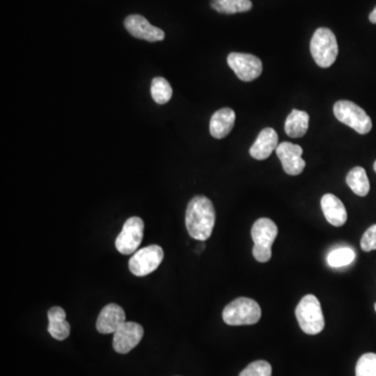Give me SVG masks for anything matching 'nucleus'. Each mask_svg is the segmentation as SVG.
Returning a JSON list of instances; mask_svg holds the SVG:
<instances>
[{
	"label": "nucleus",
	"mask_w": 376,
	"mask_h": 376,
	"mask_svg": "<svg viewBox=\"0 0 376 376\" xmlns=\"http://www.w3.org/2000/svg\"><path fill=\"white\" fill-rule=\"evenodd\" d=\"M216 224L214 204L204 195H197L188 203L186 225L189 235L197 240H208Z\"/></svg>",
	"instance_id": "nucleus-1"
},
{
	"label": "nucleus",
	"mask_w": 376,
	"mask_h": 376,
	"mask_svg": "<svg viewBox=\"0 0 376 376\" xmlns=\"http://www.w3.org/2000/svg\"><path fill=\"white\" fill-rule=\"evenodd\" d=\"M261 318V309L257 301L240 297L230 302L223 311V320L230 326L253 325Z\"/></svg>",
	"instance_id": "nucleus-2"
},
{
	"label": "nucleus",
	"mask_w": 376,
	"mask_h": 376,
	"mask_svg": "<svg viewBox=\"0 0 376 376\" xmlns=\"http://www.w3.org/2000/svg\"><path fill=\"white\" fill-rule=\"evenodd\" d=\"M296 318L303 332L311 336L320 334L325 328L323 311L315 295H306L296 307Z\"/></svg>",
	"instance_id": "nucleus-3"
},
{
	"label": "nucleus",
	"mask_w": 376,
	"mask_h": 376,
	"mask_svg": "<svg viewBox=\"0 0 376 376\" xmlns=\"http://www.w3.org/2000/svg\"><path fill=\"white\" fill-rule=\"evenodd\" d=\"M278 234V228L272 220L261 218L257 220L251 230L254 247L253 257L259 263H268L272 257V246Z\"/></svg>",
	"instance_id": "nucleus-4"
},
{
	"label": "nucleus",
	"mask_w": 376,
	"mask_h": 376,
	"mask_svg": "<svg viewBox=\"0 0 376 376\" xmlns=\"http://www.w3.org/2000/svg\"><path fill=\"white\" fill-rule=\"evenodd\" d=\"M311 53L318 66L328 68L336 62L339 53L336 36L326 27H320L311 40Z\"/></svg>",
	"instance_id": "nucleus-5"
},
{
	"label": "nucleus",
	"mask_w": 376,
	"mask_h": 376,
	"mask_svg": "<svg viewBox=\"0 0 376 376\" xmlns=\"http://www.w3.org/2000/svg\"><path fill=\"white\" fill-rule=\"evenodd\" d=\"M334 114L339 122L354 129L358 134H368L372 129V120L368 114L350 101L337 102L334 106Z\"/></svg>",
	"instance_id": "nucleus-6"
},
{
	"label": "nucleus",
	"mask_w": 376,
	"mask_h": 376,
	"mask_svg": "<svg viewBox=\"0 0 376 376\" xmlns=\"http://www.w3.org/2000/svg\"><path fill=\"white\" fill-rule=\"evenodd\" d=\"M163 257V249L158 245H150L134 253L129 261V268L135 276H147L158 268L162 263Z\"/></svg>",
	"instance_id": "nucleus-7"
},
{
	"label": "nucleus",
	"mask_w": 376,
	"mask_h": 376,
	"mask_svg": "<svg viewBox=\"0 0 376 376\" xmlns=\"http://www.w3.org/2000/svg\"><path fill=\"white\" fill-rule=\"evenodd\" d=\"M145 223L138 216H132L124 223L122 232L115 240V247L118 252L130 255L137 251L143 242Z\"/></svg>",
	"instance_id": "nucleus-8"
},
{
	"label": "nucleus",
	"mask_w": 376,
	"mask_h": 376,
	"mask_svg": "<svg viewBox=\"0 0 376 376\" xmlns=\"http://www.w3.org/2000/svg\"><path fill=\"white\" fill-rule=\"evenodd\" d=\"M227 62L236 77L242 82L254 81L261 77L263 72V63L261 59L250 53H230Z\"/></svg>",
	"instance_id": "nucleus-9"
},
{
	"label": "nucleus",
	"mask_w": 376,
	"mask_h": 376,
	"mask_svg": "<svg viewBox=\"0 0 376 376\" xmlns=\"http://www.w3.org/2000/svg\"><path fill=\"white\" fill-rule=\"evenodd\" d=\"M143 328L135 322H124L113 336V348L117 354H129L134 349L143 337Z\"/></svg>",
	"instance_id": "nucleus-10"
},
{
	"label": "nucleus",
	"mask_w": 376,
	"mask_h": 376,
	"mask_svg": "<svg viewBox=\"0 0 376 376\" xmlns=\"http://www.w3.org/2000/svg\"><path fill=\"white\" fill-rule=\"evenodd\" d=\"M276 154L287 175L298 176L304 171L306 163L303 160V150L300 145L285 141L277 147Z\"/></svg>",
	"instance_id": "nucleus-11"
},
{
	"label": "nucleus",
	"mask_w": 376,
	"mask_h": 376,
	"mask_svg": "<svg viewBox=\"0 0 376 376\" xmlns=\"http://www.w3.org/2000/svg\"><path fill=\"white\" fill-rule=\"evenodd\" d=\"M124 27L133 37L157 42L165 38L164 32L150 25L149 21L141 15H130L124 20Z\"/></svg>",
	"instance_id": "nucleus-12"
},
{
	"label": "nucleus",
	"mask_w": 376,
	"mask_h": 376,
	"mask_svg": "<svg viewBox=\"0 0 376 376\" xmlns=\"http://www.w3.org/2000/svg\"><path fill=\"white\" fill-rule=\"evenodd\" d=\"M124 322L126 313L122 307L115 303H110L101 311L96 321V330L101 334H114Z\"/></svg>",
	"instance_id": "nucleus-13"
},
{
	"label": "nucleus",
	"mask_w": 376,
	"mask_h": 376,
	"mask_svg": "<svg viewBox=\"0 0 376 376\" xmlns=\"http://www.w3.org/2000/svg\"><path fill=\"white\" fill-rule=\"evenodd\" d=\"M278 134L272 128H266L259 133L255 143L250 148V155L257 160H266L278 147Z\"/></svg>",
	"instance_id": "nucleus-14"
},
{
	"label": "nucleus",
	"mask_w": 376,
	"mask_h": 376,
	"mask_svg": "<svg viewBox=\"0 0 376 376\" xmlns=\"http://www.w3.org/2000/svg\"><path fill=\"white\" fill-rule=\"evenodd\" d=\"M322 212L328 222L335 227H341L347 222V212L343 202L332 193H326L321 199Z\"/></svg>",
	"instance_id": "nucleus-15"
},
{
	"label": "nucleus",
	"mask_w": 376,
	"mask_h": 376,
	"mask_svg": "<svg viewBox=\"0 0 376 376\" xmlns=\"http://www.w3.org/2000/svg\"><path fill=\"white\" fill-rule=\"evenodd\" d=\"M234 122H235V112L232 109H220L210 119V134L216 139L225 138L233 129Z\"/></svg>",
	"instance_id": "nucleus-16"
},
{
	"label": "nucleus",
	"mask_w": 376,
	"mask_h": 376,
	"mask_svg": "<svg viewBox=\"0 0 376 376\" xmlns=\"http://www.w3.org/2000/svg\"><path fill=\"white\" fill-rule=\"evenodd\" d=\"M48 332L53 339L63 341L70 335V325L66 321V313L62 307L53 306L48 311Z\"/></svg>",
	"instance_id": "nucleus-17"
},
{
	"label": "nucleus",
	"mask_w": 376,
	"mask_h": 376,
	"mask_svg": "<svg viewBox=\"0 0 376 376\" xmlns=\"http://www.w3.org/2000/svg\"><path fill=\"white\" fill-rule=\"evenodd\" d=\"M309 115L304 111L294 109L287 117L285 130L287 136L292 138H300L306 134L309 130Z\"/></svg>",
	"instance_id": "nucleus-18"
},
{
	"label": "nucleus",
	"mask_w": 376,
	"mask_h": 376,
	"mask_svg": "<svg viewBox=\"0 0 376 376\" xmlns=\"http://www.w3.org/2000/svg\"><path fill=\"white\" fill-rule=\"evenodd\" d=\"M346 182L350 189L360 197H366L370 190L368 176L363 167H356L348 173Z\"/></svg>",
	"instance_id": "nucleus-19"
},
{
	"label": "nucleus",
	"mask_w": 376,
	"mask_h": 376,
	"mask_svg": "<svg viewBox=\"0 0 376 376\" xmlns=\"http://www.w3.org/2000/svg\"><path fill=\"white\" fill-rule=\"evenodd\" d=\"M212 6L222 14L248 12L252 8L250 0H212Z\"/></svg>",
	"instance_id": "nucleus-20"
},
{
	"label": "nucleus",
	"mask_w": 376,
	"mask_h": 376,
	"mask_svg": "<svg viewBox=\"0 0 376 376\" xmlns=\"http://www.w3.org/2000/svg\"><path fill=\"white\" fill-rule=\"evenodd\" d=\"M150 94L157 104L164 105L169 102L173 96V89L164 77H155L150 85Z\"/></svg>",
	"instance_id": "nucleus-21"
},
{
	"label": "nucleus",
	"mask_w": 376,
	"mask_h": 376,
	"mask_svg": "<svg viewBox=\"0 0 376 376\" xmlns=\"http://www.w3.org/2000/svg\"><path fill=\"white\" fill-rule=\"evenodd\" d=\"M356 259V253L348 247L336 249L328 254V263L332 268L349 266Z\"/></svg>",
	"instance_id": "nucleus-22"
},
{
	"label": "nucleus",
	"mask_w": 376,
	"mask_h": 376,
	"mask_svg": "<svg viewBox=\"0 0 376 376\" xmlns=\"http://www.w3.org/2000/svg\"><path fill=\"white\" fill-rule=\"evenodd\" d=\"M356 376H376V354L369 352L358 358L356 366Z\"/></svg>",
	"instance_id": "nucleus-23"
},
{
	"label": "nucleus",
	"mask_w": 376,
	"mask_h": 376,
	"mask_svg": "<svg viewBox=\"0 0 376 376\" xmlns=\"http://www.w3.org/2000/svg\"><path fill=\"white\" fill-rule=\"evenodd\" d=\"M240 376H272V367L266 361H257L247 366Z\"/></svg>",
	"instance_id": "nucleus-24"
},
{
	"label": "nucleus",
	"mask_w": 376,
	"mask_h": 376,
	"mask_svg": "<svg viewBox=\"0 0 376 376\" xmlns=\"http://www.w3.org/2000/svg\"><path fill=\"white\" fill-rule=\"evenodd\" d=\"M361 248L365 252L376 250V225L371 226L361 240Z\"/></svg>",
	"instance_id": "nucleus-25"
},
{
	"label": "nucleus",
	"mask_w": 376,
	"mask_h": 376,
	"mask_svg": "<svg viewBox=\"0 0 376 376\" xmlns=\"http://www.w3.org/2000/svg\"><path fill=\"white\" fill-rule=\"evenodd\" d=\"M369 20L376 25V6L375 8V10H373L372 12L370 13V15H369Z\"/></svg>",
	"instance_id": "nucleus-26"
},
{
	"label": "nucleus",
	"mask_w": 376,
	"mask_h": 376,
	"mask_svg": "<svg viewBox=\"0 0 376 376\" xmlns=\"http://www.w3.org/2000/svg\"><path fill=\"white\" fill-rule=\"evenodd\" d=\"M373 169H375V171L376 173V161L375 162V165H373Z\"/></svg>",
	"instance_id": "nucleus-27"
},
{
	"label": "nucleus",
	"mask_w": 376,
	"mask_h": 376,
	"mask_svg": "<svg viewBox=\"0 0 376 376\" xmlns=\"http://www.w3.org/2000/svg\"><path fill=\"white\" fill-rule=\"evenodd\" d=\"M375 311H376V303H375Z\"/></svg>",
	"instance_id": "nucleus-28"
}]
</instances>
